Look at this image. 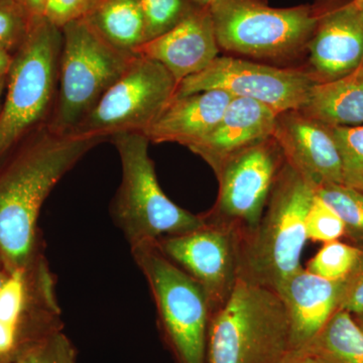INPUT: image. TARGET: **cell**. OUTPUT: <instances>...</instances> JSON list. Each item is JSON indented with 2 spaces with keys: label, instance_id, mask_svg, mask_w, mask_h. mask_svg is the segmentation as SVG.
I'll return each mask as SVG.
<instances>
[{
  "label": "cell",
  "instance_id": "9a60e30c",
  "mask_svg": "<svg viewBox=\"0 0 363 363\" xmlns=\"http://www.w3.org/2000/svg\"><path fill=\"white\" fill-rule=\"evenodd\" d=\"M219 51L211 11L197 6L175 28L145 43L135 54L162 64L179 84L205 70Z\"/></svg>",
  "mask_w": 363,
  "mask_h": 363
},
{
  "label": "cell",
  "instance_id": "277c9868",
  "mask_svg": "<svg viewBox=\"0 0 363 363\" xmlns=\"http://www.w3.org/2000/svg\"><path fill=\"white\" fill-rule=\"evenodd\" d=\"M290 348V325L279 294L238 279L210 318L205 363H274Z\"/></svg>",
  "mask_w": 363,
  "mask_h": 363
},
{
  "label": "cell",
  "instance_id": "8d00e7d4",
  "mask_svg": "<svg viewBox=\"0 0 363 363\" xmlns=\"http://www.w3.org/2000/svg\"><path fill=\"white\" fill-rule=\"evenodd\" d=\"M193 2L196 4V6H199L202 7H208L210 9L217 0H192Z\"/></svg>",
  "mask_w": 363,
  "mask_h": 363
},
{
  "label": "cell",
  "instance_id": "30bf717a",
  "mask_svg": "<svg viewBox=\"0 0 363 363\" xmlns=\"http://www.w3.org/2000/svg\"><path fill=\"white\" fill-rule=\"evenodd\" d=\"M285 164L272 138L226 157L214 171L219 184L216 202L202 218L233 229L245 240L257 228Z\"/></svg>",
  "mask_w": 363,
  "mask_h": 363
},
{
  "label": "cell",
  "instance_id": "d6986e66",
  "mask_svg": "<svg viewBox=\"0 0 363 363\" xmlns=\"http://www.w3.org/2000/svg\"><path fill=\"white\" fill-rule=\"evenodd\" d=\"M298 111L331 128L362 125L363 64L336 80L315 83Z\"/></svg>",
  "mask_w": 363,
  "mask_h": 363
},
{
  "label": "cell",
  "instance_id": "f35d334b",
  "mask_svg": "<svg viewBox=\"0 0 363 363\" xmlns=\"http://www.w3.org/2000/svg\"><path fill=\"white\" fill-rule=\"evenodd\" d=\"M352 317L353 319H354L355 323L357 324V326L359 327L360 330H362L363 333V313L352 315Z\"/></svg>",
  "mask_w": 363,
  "mask_h": 363
},
{
  "label": "cell",
  "instance_id": "1f68e13d",
  "mask_svg": "<svg viewBox=\"0 0 363 363\" xmlns=\"http://www.w3.org/2000/svg\"><path fill=\"white\" fill-rule=\"evenodd\" d=\"M20 345V330L0 321V362L13 354Z\"/></svg>",
  "mask_w": 363,
  "mask_h": 363
},
{
  "label": "cell",
  "instance_id": "8992f818",
  "mask_svg": "<svg viewBox=\"0 0 363 363\" xmlns=\"http://www.w3.org/2000/svg\"><path fill=\"white\" fill-rule=\"evenodd\" d=\"M58 94L48 128L71 135L93 111L135 54L116 49L85 18L62 28Z\"/></svg>",
  "mask_w": 363,
  "mask_h": 363
},
{
  "label": "cell",
  "instance_id": "5b68a950",
  "mask_svg": "<svg viewBox=\"0 0 363 363\" xmlns=\"http://www.w3.org/2000/svg\"><path fill=\"white\" fill-rule=\"evenodd\" d=\"M112 143L121 162V182L112 202V217L131 248L154 245L164 236L199 228L205 223L164 194L143 133H119Z\"/></svg>",
  "mask_w": 363,
  "mask_h": 363
},
{
  "label": "cell",
  "instance_id": "60d3db41",
  "mask_svg": "<svg viewBox=\"0 0 363 363\" xmlns=\"http://www.w3.org/2000/svg\"><path fill=\"white\" fill-rule=\"evenodd\" d=\"M360 4H362V9H363V0H360Z\"/></svg>",
  "mask_w": 363,
  "mask_h": 363
},
{
  "label": "cell",
  "instance_id": "74e56055",
  "mask_svg": "<svg viewBox=\"0 0 363 363\" xmlns=\"http://www.w3.org/2000/svg\"><path fill=\"white\" fill-rule=\"evenodd\" d=\"M9 272L4 267H0V289L4 286V281H6L7 277H9Z\"/></svg>",
  "mask_w": 363,
  "mask_h": 363
},
{
  "label": "cell",
  "instance_id": "9c48e42d",
  "mask_svg": "<svg viewBox=\"0 0 363 363\" xmlns=\"http://www.w3.org/2000/svg\"><path fill=\"white\" fill-rule=\"evenodd\" d=\"M178 83L162 64L135 55L128 68L71 135L111 140L143 133L176 94Z\"/></svg>",
  "mask_w": 363,
  "mask_h": 363
},
{
  "label": "cell",
  "instance_id": "f1b7e54d",
  "mask_svg": "<svg viewBox=\"0 0 363 363\" xmlns=\"http://www.w3.org/2000/svg\"><path fill=\"white\" fill-rule=\"evenodd\" d=\"M308 240L317 242H331L345 235V226L338 214L322 201L316 194L306 216Z\"/></svg>",
  "mask_w": 363,
  "mask_h": 363
},
{
  "label": "cell",
  "instance_id": "ac0fdd59",
  "mask_svg": "<svg viewBox=\"0 0 363 363\" xmlns=\"http://www.w3.org/2000/svg\"><path fill=\"white\" fill-rule=\"evenodd\" d=\"M233 98L221 90L175 96L145 135L150 143H176L189 149L214 130Z\"/></svg>",
  "mask_w": 363,
  "mask_h": 363
},
{
  "label": "cell",
  "instance_id": "4316f807",
  "mask_svg": "<svg viewBox=\"0 0 363 363\" xmlns=\"http://www.w3.org/2000/svg\"><path fill=\"white\" fill-rule=\"evenodd\" d=\"M30 269L9 272L0 289V321L21 330L30 298Z\"/></svg>",
  "mask_w": 363,
  "mask_h": 363
},
{
  "label": "cell",
  "instance_id": "7c38bea8",
  "mask_svg": "<svg viewBox=\"0 0 363 363\" xmlns=\"http://www.w3.org/2000/svg\"><path fill=\"white\" fill-rule=\"evenodd\" d=\"M156 245L202 286L211 314L225 304L240 279L241 238L235 231L205 222L194 230L164 236Z\"/></svg>",
  "mask_w": 363,
  "mask_h": 363
},
{
  "label": "cell",
  "instance_id": "d590c367",
  "mask_svg": "<svg viewBox=\"0 0 363 363\" xmlns=\"http://www.w3.org/2000/svg\"><path fill=\"white\" fill-rule=\"evenodd\" d=\"M6 89V78L0 80V109H1L2 102H4V94Z\"/></svg>",
  "mask_w": 363,
  "mask_h": 363
},
{
  "label": "cell",
  "instance_id": "3957f363",
  "mask_svg": "<svg viewBox=\"0 0 363 363\" xmlns=\"http://www.w3.org/2000/svg\"><path fill=\"white\" fill-rule=\"evenodd\" d=\"M62 45L61 28L39 18L33 21L26 40L14 52L0 109V159L51 121Z\"/></svg>",
  "mask_w": 363,
  "mask_h": 363
},
{
  "label": "cell",
  "instance_id": "5bb4252c",
  "mask_svg": "<svg viewBox=\"0 0 363 363\" xmlns=\"http://www.w3.org/2000/svg\"><path fill=\"white\" fill-rule=\"evenodd\" d=\"M272 138L289 166L316 188L343 184L342 167L330 126L292 111L279 114Z\"/></svg>",
  "mask_w": 363,
  "mask_h": 363
},
{
  "label": "cell",
  "instance_id": "cb8c5ba5",
  "mask_svg": "<svg viewBox=\"0 0 363 363\" xmlns=\"http://www.w3.org/2000/svg\"><path fill=\"white\" fill-rule=\"evenodd\" d=\"M362 253L363 250L355 245L331 241L324 243L305 269L327 281H344L357 266Z\"/></svg>",
  "mask_w": 363,
  "mask_h": 363
},
{
  "label": "cell",
  "instance_id": "603a6c76",
  "mask_svg": "<svg viewBox=\"0 0 363 363\" xmlns=\"http://www.w3.org/2000/svg\"><path fill=\"white\" fill-rule=\"evenodd\" d=\"M0 363H77V351L60 328L21 344Z\"/></svg>",
  "mask_w": 363,
  "mask_h": 363
},
{
  "label": "cell",
  "instance_id": "b9f144b4",
  "mask_svg": "<svg viewBox=\"0 0 363 363\" xmlns=\"http://www.w3.org/2000/svg\"></svg>",
  "mask_w": 363,
  "mask_h": 363
},
{
  "label": "cell",
  "instance_id": "7402d4cb",
  "mask_svg": "<svg viewBox=\"0 0 363 363\" xmlns=\"http://www.w3.org/2000/svg\"><path fill=\"white\" fill-rule=\"evenodd\" d=\"M315 194L331 207L345 226V235L363 250V192L344 184L317 186Z\"/></svg>",
  "mask_w": 363,
  "mask_h": 363
},
{
  "label": "cell",
  "instance_id": "8fae6325",
  "mask_svg": "<svg viewBox=\"0 0 363 363\" xmlns=\"http://www.w3.org/2000/svg\"><path fill=\"white\" fill-rule=\"evenodd\" d=\"M315 83L316 79L309 71L219 56L205 70L181 81L175 96L221 90L233 97L255 100L281 114L301 111Z\"/></svg>",
  "mask_w": 363,
  "mask_h": 363
},
{
  "label": "cell",
  "instance_id": "f546056e",
  "mask_svg": "<svg viewBox=\"0 0 363 363\" xmlns=\"http://www.w3.org/2000/svg\"><path fill=\"white\" fill-rule=\"evenodd\" d=\"M98 0H48L43 18L57 28L85 18Z\"/></svg>",
  "mask_w": 363,
  "mask_h": 363
},
{
  "label": "cell",
  "instance_id": "ab89813d",
  "mask_svg": "<svg viewBox=\"0 0 363 363\" xmlns=\"http://www.w3.org/2000/svg\"><path fill=\"white\" fill-rule=\"evenodd\" d=\"M0 267H4V264H2V262H1V257H0Z\"/></svg>",
  "mask_w": 363,
  "mask_h": 363
},
{
  "label": "cell",
  "instance_id": "44dd1931",
  "mask_svg": "<svg viewBox=\"0 0 363 363\" xmlns=\"http://www.w3.org/2000/svg\"><path fill=\"white\" fill-rule=\"evenodd\" d=\"M327 363H363V333L350 313L338 309L307 346Z\"/></svg>",
  "mask_w": 363,
  "mask_h": 363
},
{
  "label": "cell",
  "instance_id": "484cf974",
  "mask_svg": "<svg viewBox=\"0 0 363 363\" xmlns=\"http://www.w3.org/2000/svg\"><path fill=\"white\" fill-rule=\"evenodd\" d=\"M140 1L145 18V43L168 33L197 6L192 0Z\"/></svg>",
  "mask_w": 363,
  "mask_h": 363
},
{
  "label": "cell",
  "instance_id": "7a4b0ae2",
  "mask_svg": "<svg viewBox=\"0 0 363 363\" xmlns=\"http://www.w3.org/2000/svg\"><path fill=\"white\" fill-rule=\"evenodd\" d=\"M315 188L284 164L257 228L241 241L240 278L276 291L302 267L306 216Z\"/></svg>",
  "mask_w": 363,
  "mask_h": 363
},
{
  "label": "cell",
  "instance_id": "e0dca14e",
  "mask_svg": "<svg viewBox=\"0 0 363 363\" xmlns=\"http://www.w3.org/2000/svg\"><path fill=\"white\" fill-rule=\"evenodd\" d=\"M278 116L255 100L233 97L214 130L189 150L215 171L234 152L272 138Z\"/></svg>",
  "mask_w": 363,
  "mask_h": 363
},
{
  "label": "cell",
  "instance_id": "d6a6232c",
  "mask_svg": "<svg viewBox=\"0 0 363 363\" xmlns=\"http://www.w3.org/2000/svg\"><path fill=\"white\" fill-rule=\"evenodd\" d=\"M274 363H327L308 348H290L278 362Z\"/></svg>",
  "mask_w": 363,
  "mask_h": 363
},
{
  "label": "cell",
  "instance_id": "e575fe53",
  "mask_svg": "<svg viewBox=\"0 0 363 363\" xmlns=\"http://www.w3.org/2000/svg\"><path fill=\"white\" fill-rule=\"evenodd\" d=\"M13 54L0 49V80L6 78L13 64Z\"/></svg>",
  "mask_w": 363,
  "mask_h": 363
},
{
  "label": "cell",
  "instance_id": "d4e9b609",
  "mask_svg": "<svg viewBox=\"0 0 363 363\" xmlns=\"http://www.w3.org/2000/svg\"><path fill=\"white\" fill-rule=\"evenodd\" d=\"M330 130L340 155L344 185L363 192V124Z\"/></svg>",
  "mask_w": 363,
  "mask_h": 363
},
{
  "label": "cell",
  "instance_id": "52a82bcc",
  "mask_svg": "<svg viewBox=\"0 0 363 363\" xmlns=\"http://www.w3.org/2000/svg\"><path fill=\"white\" fill-rule=\"evenodd\" d=\"M154 298L162 342L176 363H205L211 308L202 286L156 243L131 248Z\"/></svg>",
  "mask_w": 363,
  "mask_h": 363
},
{
  "label": "cell",
  "instance_id": "6da1fadb",
  "mask_svg": "<svg viewBox=\"0 0 363 363\" xmlns=\"http://www.w3.org/2000/svg\"><path fill=\"white\" fill-rule=\"evenodd\" d=\"M104 138L60 135L45 128L0 168V257L7 272L30 269L39 252L38 220L48 196Z\"/></svg>",
  "mask_w": 363,
  "mask_h": 363
},
{
  "label": "cell",
  "instance_id": "4fadbf2b",
  "mask_svg": "<svg viewBox=\"0 0 363 363\" xmlns=\"http://www.w3.org/2000/svg\"><path fill=\"white\" fill-rule=\"evenodd\" d=\"M316 28L307 45L313 77L336 80L363 64V9L360 0H318Z\"/></svg>",
  "mask_w": 363,
  "mask_h": 363
},
{
  "label": "cell",
  "instance_id": "ba28073f",
  "mask_svg": "<svg viewBox=\"0 0 363 363\" xmlns=\"http://www.w3.org/2000/svg\"><path fill=\"white\" fill-rule=\"evenodd\" d=\"M210 11L219 49L264 60L307 49L319 18L315 6L276 9L267 0H217Z\"/></svg>",
  "mask_w": 363,
  "mask_h": 363
},
{
  "label": "cell",
  "instance_id": "836d02e7",
  "mask_svg": "<svg viewBox=\"0 0 363 363\" xmlns=\"http://www.w3.org/2000/svg\"><path fill=\"white\" fill-rule=\"evenodd\" d=\"M18 1L25 9L28 16L35 20V18H43L48 0H18Z\"/></svg>",
  "mask_w": 363,
  "mask_h": 363
},
{
  "label": "cell",
  "instance_id": "2e32d148",
  "mask_svg": "<svg viewBox=\"0 0 363 363\" xmlns=\"http://www.w3.org/2000/svg\"><path fill=\"white\" fill-rule=\"evenodd\" d=\"M343 281H327L305 267L276 289L290 325L291 348H306L339 309Z\"/></svg>",
  "mask_w": 363,
  "mask_h": 363
},
{
  "label": "cell",
  "instance_id": "83f0119b",
  "mask_svg": "<svg viewBox=\"0 0 363 363\" xmlns=\"http://www.w3.org/2000/svg\"><path fill=\"white\" fill-rule=\"evenodd\" d=\"M33 21L18 0H0V49L11 54L18 51Z\"/></svg>",
  "mask_w": 363,
  "mask_h": 363
},
{
  "label": "cell",
  "instance_id": "4dcf8cb0",
  "mask_svg": "<svg viewBox=\"0 0 363 363\" xmlns=\"http://www.w3.org/2000/svg\"><path fill=\"white\" fill-rule=\"evenodd\" d=\"M339 309L351 315L363 313V253L357 266L343 281Z\"/></svg>",
  "mask_w": 363,
  "mask_h": 363
},
{
  "label": "cell",
  "instance_id": "ffe728a7",
  "mask_svg": "<svg viewBox=\"0 0 363 363\" xmlns=\"http://www.w3.org/2000/svg\"><path fill=\"white\" fill-rule=\"evenodd\" d=\"M85 20L121 51L135 54L145 43V18L140 0H98Z\"/></svg>",
  "mask_w": 363,
  "mask_h": 363
}]
</instances>
